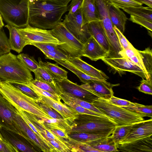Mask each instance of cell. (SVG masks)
<instances>
[{"label":"cell","instance_id":"obj_1","mask_svg":"<svg viewBox=\"0 0 152 152\" xmlns=\"http://www.w3.org/2000/svg\"><path fill=\"white\" fill-rule=\"evenodd\" d=\"M67 9L68 5L48 0H29V24L42 29H52L61 22Z\"/></svg>","mask_w":152,"mask_h":152},{"label":"cell","instance_id":"obj_2","mask_svg":"<svg viewBox=\"0 0 152 152\" xmlns=\"http://www.w3.org/2000/svg\"><path fill=\"white\" fill-rule=\"evenodd\" d=\"M0 93L16 108L36 116L51 118L34 99L9 82L0 80Z\"/></svg>","mask_w":152,"mask_h":152},{"label":"cell","instance_id":"obj_3","mask_svg":"<svg viewBox=\"0 0 152 152\" xmlns=\"http://www.w3.org/2000/svg\"><path fill=\"white\" fill-rule=\"evenodd\" d=\"M33 79L31 71L10 52L0 56V80L26 83Z\"/></svg>","mask_w":152,"mask_h":152},{"label":"cell","instance_id":"obj_4","mask_svg":"<svg viewBox=\"0 0 152 152\" xmlns=\"http://www.w3.org/2000/svg\"><path fill=\"white\" fill-rule=\"evenodd\" d=\"M116 126L115 122L105 117L79 114L72 124L69 133L84 132L108 136Z\"/></svg>","mask_w":152,"mask_h":152},{"label":"cell","instance_id":"obj_5","mask_svg":"<svg viewBox=\"0 0 152 152\" xmlns=\"http://www.w3.org/2000/svg\"><path fill=\"white\" fill-rule=\"evenodd\" d=\"M29 0H0V14L8 24L17 28L28 23Z\"/></svg>","mask_w":152,"mask_h":152},{"label":"cell","instance_id":"obj_6","mask_svg":"<svg viewBox=\"0 0 152 152\" xmlns=\"http://www.w3.org/2000/svg\"><path fill=\"white\" fill-rule=\"evenodd\" d=\"M92 104L116 126L129 125L144 120L141 115L124 107L113 104L99 97Z\"/></svg>","mask_w":152,"mask_h":152},{"label":"cell","instance_id":"obj_7","mask_svg":"<svg viewBox=\"0 0 152 152\" xmlns=\"http://www.w3.org/2000/svg\"><path fill=\"white\" fill-rule=\"evenodd\" d=\"M50 31L53 35L62 43L57 45V47L64 54L69 57L82 56L84 44L68 31L62 22Z\"/></svg>","mask_w":152,"mask_h":152},{"label":"cell","instance_id":"obj_8","mask_svg":"<svg viewBox=\"0 0 152 152\" xmlns=\"http://www.w3.org/2000/svg\"><path fill=\"white\" fill-rule=\"evenodd\" d=\"M18 110L0 93V130L2 128L17 134L27 140L16 118Z\"/></svg>","mask_w":152,"mask_h":152},{"label":"cell","instance_id":"obj_9","mask_svg":"<svg viewBox=\"0 0 152 152\" xmlns=\"http://www.w3.org/2000/svg\"><path fill=\"white\" fill-rule=\"evenodd\" d=\"M17 30L28 45L33 43L57 45L62 44L53 35L50 30L34 27L29 24L23 28H17Z\"/></svg>","mask_w":152,"mask_h":152},{"label":"cell","instance_id":"obj_10","mask_svg":"<svg viewBox=\"0 0 152 152\" xmlns=\"http://www.w3.org/2000/svg\"><path fill=\"white\" fill-rule=\"evenodd\" d=\"M62 23L68 31L83 44L91 36L88 24L84 25L83 23L81 8L73 14L66 15Z\"/></svg>","mask_w":152,"mask_h":152},{"label":"cell","instance_id":"obj_11","mask_svg":"<svg viewBox=\"0 0 152 152\" xmlns=\"http://www.w3.org/2000/svg\"><path fill=\"white\" fill-rule=\"evenodd\" d=\"M54 80L56 89L61 92L68 93L91 103L100 97L67 78Z\"/></svg>","mask_w":152,"mask_h":152},{"label":"cell","instance_id":"obj_12","mask_svg":"<svg viewBox=\"0 0 152 152\" xmlns=\"http://www.w3.org/2000/svg\"><path fill=\"white\" fill-rule=\"evenodd\" d=\"M111 68L118 72L128 71L148 79L143 70L138 66L124 57H106L102 59Z\"/></svg>","mask_w":152,"mask_h":152},{"label":"cell","instance_id":"obj_13","mask_svg":"<svg viewBox=\"0 0 152 152\" xmlns=\"http://www.w3.org/2000/svg\"><path fill=\"white\" fill-rule=\"evenodd\" d=\"M152 135V119L137 122L132 126L126 137L118 144L127 143L145 136Z\"/></svg>","mask_w":152,"mask_h":152},{"label":"cell","instance_id":"obj_14","mask_svg":"<svg viewBox=\"0 0 152 152\" xmlns=\"http://www.w3.org/2000/svg\"><path fill=\"white\" fill-rule=\"evenodd\" d=\"M109 53L91 36L84 44L82 56L96 61L108 56Z\"/></svg>","mask_w":152,"mask_h":152},{"label":"cell","instance_id":"obj_15","mask_svg":"<svg viewBox=\"0 0 152 152\" xmlns=\"http://www.w3.org/2000/svg\"><path fill=\"white\" fill-rule=\"evenodd\" d=\"M16 118L23 134L26 137L29 143L35 147L38 151L53 152L50 148L39 137L24 121L18 113Z\"/></svg>","mask_w":152,"mask_h":152},{"label":"cell","instance_id":"obj_16","mask_svg":"<svg viewBox=\"0 0 152 152\" xmlns=\"http://www.w3.org/2000/svg\"><path fill=\"white\" fill-rule=\"evenodd\" d=\"M39 95L40 98L37 102H42L49 106L57 111L63 118L67 120L72 124L79 114L61 102H58L50 98Z\"/></svg>","mask_w":152,"mask_h":152},{"label":"cell","instance_id":"obj_17","mask_svg":"<svg viewBox=\"0 0 152 152\" xmlns=\"http://www.w3.org/2000/svg\"><path fill=\"white\" fill-rule=\"evenodd\" d=\"M119 151L152 152V135L145 136L131 142L117 145Z\"/></svg>","mask_w":152,"mask_h":152},{"label":"cell","instance_id":"obj_18","mask_svg":"<svg viewBox=\"0 0 152 152\" xmlns=\"http://www.w3.org/2000/svg\"><path fill=\"white\" fill-rule=\"evenodd\" d=\"M117 85L110 84L107 81L93 80L80 85L83 88L94 93L100 98L109 99L113 95L112 88Z\"/></svg>","mask_w":152,"mask_h":152},{"label":"cell","instance_id":"obj_19","mask_svg":"<svg viewBox=\"0 0 152 152\" xmlns=\"http://www.w3.org/2000/svg\"><path fill=\"white\" fill-rule=\"evenodd\" d=\"M77 69L86 74L101 80L107 81L108 76L99 70L82 60L80 57H69L66 60Z\"/></svg>","mask_w":152,"mask_h":152},{"label":"cell","instance_id":"obj_20","mask_svg":"<svg viewBox=\"0 0 152 152\" xmlns=\"http://www.w3.org/2000/svg\"><path fill=\"white\" fill-rule=\"evenodd\" d=\"M89 34L109 53L110 48L105 31L101 21L88 23Z\"/></svg>","mask_w":152,"mask_h":152},{"label":"cell","instance_id":"obj_21","mask_svg":"<svg viewBox=\"0 0 152 152\" xmlns=\"http://www.w3.org/2000/svg\"><path fill=\"white\" fill-rule=\"evenodd\" d=\"M9 30L10 36L8 42L10 50L20 53L28 44L20 34L17 28L7 24L5 26Z\"/></svg>","mask_w":152,"mask_h":152},{"label":"cell","instance_id":"obj_22","mask_svg":"<svg viewBox=\"0 0 152 152\" xmlns=\"http://www.w3.org/2000/svg\"><path fill=\"white\" fill-rule=\"evenodd\" d=\"M81 10L84 25L101 21L95 0H84Z\"/></svg>","mask_w":152,"mask_h":152},{"label":"cell","instance_id":"obj_23","mask_svg":"<svg viewBox=\"0 0 152 152\" xmlns=\"http://www.w3.org/2000/svg\"><path fill=\"white\" fill-rule=\"evenodd\" d=\"M35 116L39 122L49 129H59L66 132L68 134L69 133L71 130L72 124L66 119L63 118H47L42 117Z\"/></svg>","mask_w":152,"mask_h":152},{"label":"cell","instance_id":"obj_24","mask_svg":"<svg viewBox=\"0 0 152 152\" xmlns=\"http://www.w3.org/2000/svg\"><path fill=\"white\" fill-rule=\"evenodd\" d=\"M4 139L9 141L19 151L23 152H36L34 148L31 147L18 136L17 134L3 129L0 130Z\"/></svg>","mask_w":152,"mask_h":152},{"label":"cell","instance_id":"obj_25","mask_svg":"<svg viewBox=\"0 0 152 152\" xmlns=\"http://www.w3.org/2000/svg\"><path fill=\"white\" fill-rule=\"evenodd\" d=\"M100 152L119 151L110 136H106L86 143Z\"/></svg>","mask_w":152,"mask_h":152},{"label":"cell","instance_id":"obj_26","mask_svg":"<svg viewBox=\"0 0 152 152\" xmlns=\"http://www.w3.org/2000/svg\"><path fill=\"white\" fill-rule=\"evenodd\" d=\"M109 14L113 26H115L123 34L128 19L125 14L120 9L110 4L109 8Z\"/></svg>","mask_w":152,"mask_h":152},{"label":"cell","instance_id":"obj_27","mask_svg":"<svg viewBox=\"0 0 152 152\" xmlns=\"http://www.w3.org/2000/svg\"><path fill=\"white\" fill-rule=\"evenodd\" d=\"M38 60L39 66L48 72L54 80L67 78L68 72L56 64L44 62L40 58H38Z\"/></svg>","mask_w":152,"mask_h":152},{"label":"cell","instance_id":"obj_28","mask_svg":"<svg viewBox=\"0 0 152 152\" xmlns=\"http://www.w3.org/2000/svg\"><path fill=\"white\" fill-rule=\"evenodd\" d=\"M57 63L64 66L75 74L81 82L87 83L91 80L104 81L88 75L77 69L66 60H54Z\"/></svg>","mask_w":152,"mask_h":152},{"label":"cell","instance_id":"obj_29","mask_svg":"<svg viewBox=\"0 0 152 152\" xmlns=\"http://www.w3.org/2000/svg\"><path fill=\"white\" fill-rule=\"evenodd\" d=\"M57 91L58 95L62 100L65 99L73 102L85 108L102 115L109 119L107 117L96 107L92 103L82 100L78 97L68 93L61 92L58 90H57Z\"/></svg>","mask_w":152,"mask_h":152},{"label":"cell","instance_id":"obj_30","mask_svg":"<svg viewBox=\"0 0 152 152\" xmlns=\"http://www.w3.org/2000/svg\"><path fill=\"white\" fill-rule=\"evenodd\" d=\"M121 55L122 57L126 58L133 63L140 67L144 72L147 78L144 66L141 56L138 51L133 46L123 50Z\"/></svg>","mask_w":152,"mask_h":152},{"label":"cell","instance_id":"obj_31","mask_svg":"<svg viewBox=\"0 0 152 152\" xmlns=\"http://www.w3.org/2000/svg\"><path fill=\"white\" fill-rule=\"evenodd\" d=\"M135 123L116 126L110 136L116 145L126 137L133 126Z\"/></svg>","mask_w":152,"mask_h":152},{"label":"cell","instance_id":"obj_32","mask_svg":"<svg viewBox=\"0 0 152 152\" xmlns=\"http://www.w3.org/2000/svg\"><path fill=\"white\" fill-rule=\"evenodd\" d=\"M128 14L145 18L152 22V8L149 7L129 8L123 9Z\"/></svg>","mask_w":152,"mask_h":152},{"label":"cell","instance_id":"obj_33","mask_svg":"<svg viewBox=\"0 0 152 152\" xmlns=\"http://www.w3.org/2000/svg\"><path fill=\"white\" fill-rule=\"evenodd\" d=\"M16 109L18 110V113L21 118L39 137L50 148L53 152H57L54 147L45 138L39 130L30 121L25 111L20 108H18Z\"/></svg>","mask_w":152,"mask_h":152},{"label":"cell","instance_id":"obj_34","mask_svg":"<svg viewBox=\"0 0 152 152\" xmlns=\"http://www.w3.org/2000/svg\"><path fill=\"white\" fill-rule=\"evenodd\" d=\"M68 135L73 139L85 143L107 136L104 135L84 132L71 133L68 134Z\"/></svg>","mask_w":152,"mask_h":152},{"label":"cell","instance_id":"obj_35","mask_svg":"<svg viewBox=\"0 0 152 152\" xmlns=\"http://www.w3.org/2000/svg\"><path fill=\"white\" fill-rule=\"evenodd\" d=\"M148 79H152V51L149 48L144 50H139Z\"/></svg>","mask_w":152,"mask_h":152},{"label":"cell","instance_id":"obj_36","mask_svg":"<svg viewBox=\"0 0 152 152\" xmlns=\"http://www.w3.org/2000/svg\"><path fill=\"white\" fill-rule=\"evenodd\" d=\"M68 142L71 148V152H99L88 144L73 139L69 137Z\"/></svg>","mask_w":152,"mask_h":152},{"label":"cell","instance_id":"obj_37","mask_svg":"<svg viewBox=\"0 0 152 152\" xmlns=\"http://www.w3.org/2000/svg\"><path fill=\"white\" fill-rule=\"evenodd\" d=\"M136 112L142 115L143 117H152V105H144L137 103L133 102L130 106L123 107Z\"/></svg>","mask_w":152,"mask_h":152},{"label":"cell","instance_id":"obj_38","mask_svg":"<svg viewBox=\"0 0 152 152\" xmlns=\"http://www.w3.org/2000/svg\"><path fill=\"white\" fill-rule=\"evenodd\" d=\"M17 56L19 60L31 71L33 72L39 66V63L32 56L24 53L19 54Z\"/></svg>","mask_w":152,"mask_h":152},{"label":"cell","instance_id":"obj_39","mask_svg":"<svg viewBox=\"0 0 152 152\" xmlns=\"http://www.w3.org/2000/svg\"><path fill=\"white\" fill-rule=\"evenodd\" d=\"M33 72L35 75V79L46 82L56 88L54 79L44 69L39 66Z\"/></svg>","mask_w":152,"mask_h":152},{"label":"cell","instance_id":"obj_40","mask_svg":"<svg viewBox=\"0 0 152 152\" xmlns=\"http://www.w3.org/2000/svg\"><path fill=\"white\" fill-rule=\"evenodd\" d=\"M110 4L115 7L123 9L129 8L140 7L142 4L134 0H108Z\"/></svg>","mask_w":152,"mask_h":152},{"label":"cell","instance_id":"obj_41","mask_svg":"<svg viewBox=\"0 0 152 152\" xmlns=\"http://www.w3.org/2000/svg\"><path fill=\"white\" fill-rule=\"evenodd\" d=\"M62 100L67 106L71 108L79 114H87L106 118L100 114L85 108L73 102L65 99Z\"/></svg>","mask_w":152,"mask_h":152},{"label":"cell","instance_id":"obj_42","mask_svg":"<svg viewBox=\"0 0 152 152\" xmlns=\"http://www.w3.org/2000/svg\"><path fill=\"white\" fill-rule=\"evenodd\" d=\"M10 83L20 90L26 95L32 98L36 102H38L40 99V96L39 94L36 93L24 83L18 82H11Z\"/></svg>","mask_w":152,"mask_h":152},{"label":"cell","instance_id":"obj_43","mask_svg":"<svg viewBox=\"0 0 152 152\" xmlns=\"http://www.w3.org/2000/svg\"><path fill=\"white\" fill-rule=\"evenodd\" d=\"M24 84L31 88L36 93L40 95L50 98L58 102H61V99L58 95H55L48 91L43 90L36 86L30 82Z\"/></svg>","mask_w":152,"mask_h":152},{"label":"cell","instance_id":"obj_44","mask_svg":"<svg viewBox=\"0 0 152 152\" xmlns=\"http://www.w3.org/2000/svg\"><path fill=\"white\" fill-rule=\"evenodd\" d=\"M30 82L36 86L43 90L55 95H58L56 88L46 82L35 79L32 80Z\"/></svg>","mask_w":152,"mask_h":152},{"label":"cell","instance_id":"obj_45","mask_svg":"<svg viewBox=\"0 0 152 152\" xmlns=\"http://www.w3.org/2000/svg\"><path fill=\"white\" fill-rule=\"evenodd\" d=\"M8 39L5 32L0 28V56L10 52Z\"/></svg>","mask_w":152,"mask_h":152},{"label":"cell","instance_id":"obj_46","mask_svg":"<svg viewBox=\"0 0 152 152\" xmlns=\"http://www.w3.org/2000/svg\"><path fill=\"white\" fill-rule=\"evenodd\" d=\"M45 55L46 58L54 60H67L69 57L61 51L40 50Z\"/></svg>","mask_w":152,"mask_h":152},{"label":"cell","instance_id":"obj_47","mask_svg":"<svg viewBox=\"0 0 152 152\" xmlns=\"http://www.w3.org/2000/svg\"><path fill=\"white\" fill-rule=\"evenodd\" d=\"M129 19L132 22L140 25L152 31V22L144 18L132 15H130Z\"/></svg>","mask_w":152,"mask_h":152},{"label":"cell","instance_id":"obj_48","mask_svg":"<svg viewBox=\"0 0 152 152\" xmlns=\"http://www.w3.org/2000/svg\"><path fill=\"white\" fill-rule=\"evenodd\" d=\"M140 92L151 95L152 94V81L151 79H142L137 87Z\"/></svg>","mask_w":152,"mask_h":152},{"label":"cell","instance_id":"obj_49","mask_svg":"<svg viewBox=\"0 0 152 152\" xmlns=\"http://www.w3.org/2000/svg\"><path fill=\"white\" fill-rule=\"evenodd\" d=\"M40 107L44 110L51 118H63L62 116L56 110L49 106L40 102H36Z\"/></svg>","mask_w":152,"mask_h":152},{"label":"cell","instance_id":"obj_50","mask_svg":"<svg viewBox=\"0 0 152 152\" xmlns=\"http://www.w3.org/2000/svg\"><path fill=\"white\" fill-rule=\"evenodd\" d=\"M113 28L123 50H125L133 46L124 35L123 33L115 26H114Z\"/></svg>","mask_w":152,"mask_h":152},{"label":"cell","instance_id":"obj_51","mask_svg":"<svg viewBox=\"0 0 152 152\" xmlns=\"http://www.w3.org/2000/svg\"><path fill=\"white\" fill-rule=\"evenodd\" d=\"M107 100L113 104L122 107L129 106L133 103L130 101L116 97L114 95H113L109 99Z\"/></svg>","mask_w":152,"mask_h":152},{"label":"cell","instance_id":"obj_52","mask_svg":"<svg viewBox=\"0 0 152 152\" xmlns=\"http://www.w3.org/2000/svg\"><path fill=\"white\" fill-rule=\"evenodd\" d=\"M19 151L9 141H0V152H19Z\"/></svg>","mask_w":152,"mask_h":152},{"label":"cell","instance_id":"obj_53","mask_svg":"<svg viewBox=\"0 0 152 152\" xmlns=\"http://www.w3.org/2000/svg\"><path fill=\"white\" fill-rule=\"evenodd\" d=\"M54 147L57 152H70L71 149L68 147L57 141L49 138L47 139Z\"/></svg>","mask_w":152,"mask_h":152},{"label":"cell","instance_id":"obj_54","mask_svg":"<svg viewBox=\"0 0 152 152\" xmlns=\"http://www.w3.org/2000/svg\"><path fill=\"white\" fill-rule=\"evenodd\" d=\"M31 45H33L35 46L40 50H44L49 51H61L57 48V45L33 43H32Z\"/></svg>","mask_w":152,"mask_h":152},{"label":"cell","instance_id":"obj_55","mask_svg":"<svg viewBox=\"0 0 152 152\" xmlns=\"http://www.w3.org/2000/svg\"><path fill=\"white\" fill-rule=\"evenodd\" d=\"M84 0H71V2L68 6V13L73 14L81 8Z\"/></svg>","mask_w":152,"mask_h":152},{"label":"cell","instance_id":"obj_56","mask_svg":"<svg viewBox=\"0 0 152 152\" xmlns=\"http://www.w3.org/2000/svg\"><path fill=\"white\" fill-rule=\"evenodd\" d=\"M49 129L50 132L55 135L66 140H68L69 137L68 135V133L62 130L56 129Z\"/></svg>","mask_w":152,"mask_h":152},{"label":"cell","instance_id":"obj_57","mask_svg":"<svg viewBox=\"0 0 152 152\" xmlns=\"http://www.w3.org/2000/svg\"><path fill=\"white\" fill-rule=\"evenodd\" d=\"M60 4L67 6L69 2L71 0H48Z\"/></svg>","mask_w":152,"mask_h":152},{"label":"cell","instance_id":"obj_58","mask_svg":"<svg viewBox=\"0 0 152 152\" xmlns=\"http://www.w3.org/2000/svg\"><path fill=\"white\" fill-rule=\"evenodd\" d=\"M142 4H144L152 8V1L149 0H134Z\"/></svg>","mask_w":152,"mask_h":152},{"label":"cell","instance_id":"obj_59","mask_svg":"<svg viewBox=\"0 0 152 152\" xmlns=\"http://www.w3.org/2000/svg\"><path fill=\"white\" fill-rule=\"evenodd\" d=\"M4 26V24L3 21V19L0 14V28H2Z\"/></svg>","mask_w":152,"mask_h":152},{"label":"cell","instance_id":"obj_60","mask_svg":"<svg viewBox=\"0 0 152 152\" xmlns=\"http://www.w3.org/2000/svg\"><path fill=\"white\" fill-rule=\"evenodd\" d=\"M6 140L3 137L0 131V141H4Z\"/></svg>","mask_w":152,"mask_h":152},{"label":"cell","instance_id":"obj_61","mask_svg":"<svg viewBox=\"0 0 152 152\" xmlns=\"http://www.w3.org/2000/svg\"><path fill=\"white\" fill-rule=\"evenodd\" d=\"M150 0V1H152V0Z\"/></svg>","mask_w":152,"mask_h":152}]
</instances>
